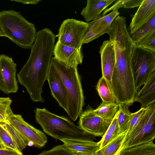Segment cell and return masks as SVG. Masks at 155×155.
<instances>
[{
    "label": "cell",
    "instance_id": "3",
    "mask_svg": "<svg viewBox=\"0 0 155 155\" xmlns=\"http://www.w3.org/2000/svg\"><path fill=\"white\" fill-rule=\"evenodd\" d=\"M34 112L36 121L45 133L55 139H92L67 117L53 114L45 108H36Z\"/></svg>",
    "mask_w": 155,
    "mask_h": 155
},
{
    "label": "cell",
    "instance_id": "23",
    "mask_svg": "<svg viewBox=\"0 0 155 155\" xmlns=\"http://www.w3.org/2000/svg\"><path fill=\"white\" fill-rule=\"evenodd\" d=\"M129 105L124 104H119L117 122L119 134L127 131L129 128L132 115V113L129 110Z\"/></svg>",
    "mask_w": 155,
    "mask_h": 155
},
{
    "label": "cell",
    "instance_id": "13",
    "mask_svg": "<svg viewBox=\"0 0 155 155\" xmlns=\"http://www.w3.org/2000/svg\"><path fill=\"white\" fill-rule=\"evenodd\" d=\"M47 80L52 96L59 106L66 112L68 105L67 94L60 77L51 62Z\"/></svg>",
    "mask_w": 155,
    "mask_h": 155
},
{
    "label": "cell",
    "instance_id": "20",
    "mask_svg": "<svg viewBox=\"0 0 155 155\" xmlns=\"http://www.w3.org/2000/svg\"><path fill=\"white\" fill-rule=\"evenodd\" d=\"M154 31H155V15L130 35L136 45L143 38Z\"/></svg>",
    "mask_w": 155,
    "mask_h": 155
},
{
    "label": "cell",
    "instance_id": "36",
    "mask_svg": "<svg viewBox=\"0 0 155 155\" xmlns=\"http://www.w3.org/2000/svg\"><path fill=\"white\" fill-rule=\"evenodd\" d=\"M75 155H89L84 154L82 153H75Z\"/></svg>",
    "mask_w": 155,
    "mask_h": 155
},
{
    "label": "cell",
    "instance_id": "27",
    "mask_svg": "<svg viewBox=\"0 0 155 155\" xmlns=\"http://www.w3.org/2000/svg\"><path fill=\"white\" fill-rule=\"evenodd\" d=\"M10 135L17 149L22 151L27 145L21 134L8 123H2Z\"/></svg>",
    "mask_w": 155,
    "mask_h": 155
},
{
    "label": "cell",
    "instance_id": "25",
    "mask_svg": "<svg viewBox=\"0 0 155 155\" xmlns=\"http://www.w3.org/2000/svg\"><path fill=\"white\" fill-rule=\"evenodd\" d=\"M117 116L118 111L106 131L100 140L98 142L99 145V148L110 143L119 134Z\"/></svg>",
    "mask_w": 155,
    "mask_h": 155
},
{
    "label": "cell",
    "instance_id": "1",
    "mask_svg": "<svg viewBox=\"0 0 155 155\" xmlns=\"http://www.w3.org/2000/svg\"><path fill=\"white\" fill-rule=\"evenodd\" d=\"M56 37L48 30L37 32L29 57L17 74L18 82L25 88L34 102H44L42 97V87L47 79Z\"/></svg>",
    "mask_w": 155,
    "mask_h": 155
},
{
    "label": "cell",
    "instance_id": "6",
    "mask_svg": "<svg viewBox=\"0 0 155 155\" xmlns=\"http://www.w3.org/2000/svg\"><path fill=\"white\" fill-rule=\"evenodd\" d=\"M155 138L154 102L146 107L143 118L133 131L125 138L119 152L124 149L153 141Z\"/></svg>",
    "mask_w": 155,
    "mask_h": 155
},
{
    "label": "cell",
    "instance_id": "16",
    "mask_svg": "<svg viewBox=\"0 0 155 155\" xmlns=\"http://www.w3.org/2000/svg\"><path fill=\"white\" fill-rule=\"evenodd\" d=\"M61 141L66 148L75 153L93 155L99 148L98 142L92 139H64Z\"/></svg>",
    "mask_w": 155,
    "mask_h": 155
},
{
    "label": "cell",
    "instance_id": "11",
    "mask_svg": "<svg viewBox=\"0 0 155 155\" xmlns=\"http://www.w3.org/2000/svg\"><path fill=\"white\" fill-rule=\"evenodd\" d=\"M119 14L118 10H113L104 16L100 15L94 20L88 23V27L83 44H87L107 33L111 23Z\"/></svg>",
    "mask_w": 155,
    "mask_h": 155
},
{
    "label": "cell",
    "instance_id": "4",
    "mask_svg": "<svg viewBox=\"0 0 155 155\" xmlns=\"http://www.w3.org/2000/svg\"><path fill=\"white\" fill-rule=\"evenodd\" d=\"M51 63L60 77L67 94L69 117L75 121L82 112L85 97L77 67H69L52 57Z\"/></svg>",
    "mask_w": 155,
    "mask_h": 155
},
{
    "label": "cell",
    "instance_id": "31",
    "mask_svg": "<svg viewBox=\"0 0 155 155\" xmlns=\"http://www.w3.org/2000/svg\"><path fill=\"white\" fill-rule=\"evenodd\" d=\"M37 155H75V153L67 149L62 144L56 146L51 149L44 151Z\"/></svg>",
    "mask_w": 155,
    "mask_h": 155
},
{
    "label": "cell",
    "instance_id": "8",
    "mask_svg": "<svg viewBox=\"0 0 155 155\" xmlns=\"http://www.w3.org/2000/svg\"><path fill=\"white\" fill-rule=\"evenodd\" d=\"M8 122L22 137L27 145L41 148L47 142L45 134L25 121L21 115L12 114Z\"/></svg>",
    "mask_w": 155,
    "mask_h": 155
},
{
    "label": "cell",
    "instance_id": "7",
    "mask_svg": "<svg viewBox=\"0 0 155 155\" xmlns=\"http://www.w3.org/2000/svg\"><path fill=\"white\" fill-rule=\"evenodd\" d=\"M88 27V22L73 18H68L63 21L56 36L61 44L81 49Z\"/></svg>",
    "mask_w": 155,
    "mask_h": 155
},
{
    "label": "cell",
    "instance_id": "14",
    "mask_svg": "<svg viewBox=\"0 0 155 155\" xmlns=\"http://www.w3.org/2000/svg\"><path fill=\"white\" fill-rule=\"evenodd\" d=\"M99 52L101 60L102 76L107 81L112 89V78L115 65V56L114 45L109 40L104 41Z\"/></svg>",
    "mask_w": 155,
    "mask_h": 155
},
{
    "label": "cell",
    "instance_id": "34",
    "mask_svg": "<svg viewBox=\"0 0 155 155\" xmlns=\"http://www.w3.org/2000/svg\"><path fill=\"white\" fill-rule=\"evenodd\" d=\"M11 1L21 3L23 4H36L40 0H11Z\"/></svg>",
    "mask_w": 155,
    "mask_h": 155
},
{
    "label": "cell",
    "instance_id": "28",
    "mask_svg": "<svg viewBox=\"0 0 155 155\" xmlns=\"http://www.w3.org/2000/svg\"><path fill=\"white\" fill-rule=\"evenodd\" d=\"M12 102L9 97H0V123H8V118L13 114L10 107Z\"/></svg>",
    "mask_w": 155,
    "mask_h": 155
},
{
    "label": "cell",
    "instance_id": "5",
    "mask_svg": "<svg viewBox=\"0 0 155 155\" xmlns=\"http://www.w3.org/2000/svg\"><path fill=\"white\" fill-rule=\"evenodd\" d=\"M131 64L137 91L155 71V51L134 45Z\"/></svg>",
    "mask_w": 155,
    "mask_h": 155
},
{
    "label": "cell",
    "instance_id": "22",
    "mask_svg": "<svg viewBox=\"0 0 155 155\" xmlns=\"http://www.w3.org/2000/svg\"><path fill=\"white\" fill-rule=\"evenodd\" d=\"M117 155H155V144L152 141L124 149Z\"/></svg>",
    "mask_w": 155,
    "mask_h": 155
},
{
    "label": "cell",
    "instance_id": "35",
    "mask_svg": "<svg viewBox=\"0 0 155 155\" xmlns=\"http://www.w3.org/2000/svg\"><path fill=\"white\" fill-rule=\"evenodd\" d=\"M0 149H6L4 145H3V144L0 141Z\"/></svg>",
    "mask_w": 155,
    "mask_h": 155
},
{
    "label": "cell",
    "instance_id": "26",
    "mask_svg": "<svg viewBox=\"0 0 155 155\" xmlns=\"http://www.w3.org/2000/svg\"><path fill=\"white\" fill-rule=\"evenodd\" d=\"M143 0H118L111 7L105 9L101 16H103L110 11L118 10L120 8H132L139 7Z\"/></svg>",
    "mask_w": 155,
    "mask_h": 155
},
{
    "label": "cell",
    "instance_id": "17",
    "mask_svg": "<svg viewBox=\"0 0 155 155\" xmlns=\"http://www.w3.org/2000/svg\"><path fill=\"white\" fill-rule=\"evenodd\" d=\"M143 85L141 89L137 91L133 103L139 102L141 108H146L155 102V71Z\"/></svg>",
    "mask_w": 155,
    "mask_h": 155
},
{
    "label": "cell",
    "instance_id": "2",
    "mask_svg": "<svg viewBox=\"0 0 155 155\" xmlns=\"http://www.w3.org/2000/svg\"><path fill=\"white\" fill-rule=\"evenodd\" d=\"M0 31L4 37L24 49L31 48L37 33L33 24L12 10L0 12Z\"/></svg>",
    "mask_w": 155,
    "mask_h": 155
},
{
    "label": "cell",
    "instance_id": "9",
    "mask_svg": "<svg viewBox=\"0 0 155 155\" xmlns=\"http://www.w3.org/2000/svg\"><path fill=\"white\" fill-rule=\"evenodd\" d=\"M79 117V127L87 134L94 137H102L111 122L96 115L94 109L89 105L82 111Z\"/></svg>",
    "mask_w": 155,
    "mask_h": 155
},
{
    "label": "cell",
    "instance_id": "30",
    "mask_svg": "<svg viewBox=\"0 0 155 155\" xmlns=\"http://www.w3.org/2000/svg\"><path fill=\"white\" fill-rule=\"evenodd\" d=\"M146 110V108H141L138 111L132 113L129 127L125 138L128 136L137 126L143 116Z\"/></svg>",
    "mask_w": 155,
    "mask_h": 155
},
{
    "label": "cell",
    "instance_id": "33",
    "mask_svg": "<svg viewBox=\"0 0 155 155\" xmlns=\"http://www.w3.org/2000/svg\"><path fill=\"white\" fill-rule=\"evenodd\" d=\"M21 152L16 151L7 148L5 149H0V155H21Z\"/></svg>",
    "mask_w": 155,
    "mask_h": 155
},
{
    "label": "cell",
    "instance_id": "24",
    "mask_svg": "<svg viewBox=\"0 0 155 155\" xmlns=\"http://www.w3.org/2000/svg\"><path fill=\"white\" fill-rule=\"evenodd\" d=\"M96 89L102 101L116 102L115 97L110 86L102 76L98 81L96 86Z\"/></svg>",
    "mask_w": 155,
    "mask_h": 155
},
{
    "label": "cell",
    "instance_id": "18",
    "mask_svg": "<svg viewBox=\"0 0 155 155\" xmlns=\"http://www.w3.org/2000/svg\"><path fill=\"white\" fill-rule=\"evenodd\" d=\"M116 0H87L86 6L84 8L81 14L85 21H93L100 15L102 12Z\"/></svg>",
    "mask_w": 155,
    "mask_h": 155
},
{
    "label": "cell",
    "instance_id": "12",
    "mask_svg": "<svg viewBox=\"0 0 155 155\" xmlns=\"http://www.w3.org/2000/svg\"><path fill=\"white\" fill-rule=\"evenodd\" d=\"M53 55L55 60L69 67H77L81 64L83 58L81 49L65 45L58 41L55 45Z\"/></svg>",
    "mask_w": 155,
    "mask_h": 155
},
{
    "label": "cell",
    "instance_id": "10",
    "mask_svg": "<svg viewBox=\"0 0 155 155\" xmlns=\"http://www.w3.org/2000/svg\"><path fill=\"white\" fill-rule=\"evenodd\" d=\"M16 66L12 58L3 54L0 55V90L5 94L18 91Z\"/></svg>",
    "mask_w": 155,
    "mask_h": 155
},
{
    "label": "cell",
    "instance_id": "19",
    "mask_svg": "<svg viewBox=\"0 0 155 155\" xmlns=\"http://www.w3.org/2000/svg\"><path fill=\"white\" fill-rule=\"evenodd\" d=\"M127 131L119 134L103 147L99 148L93 155H117L124 140Z\"/></svg>",
    "mask_w": 155,
    "mask_h": 155
},
{
    "label": "cell",
    "instance_id": "15",
    "mask_svg": "<svg viewBox=\"0 0 155 155\" xmlns=\"http://www.w3.org/2000/svg\"><path fill=\"white\" fill-rule=\"evenodd\" d=\"M155 15V0H143L130 24V33Z\"/></svg>",
    "mask_w": 155,
    "mask_h": 155
},
{
    "label": "cell",
    "instance_id": "29",
    "mask_svg": "<svg viewBox=\"0 0 155 155\" xmlns=\"http://www.w3.org/2000/svg\"><path fill=\"white\" fill-rule=\"evenodd\" d=\"M0 141L6 149L17 151V149L10 135L2 123H0Z\"/></svg>",
    "mask_w": 155,
    "mask_h": 155
},
{
    "label": "cell",
    "instance_id": "21",
    "mask_svg": "<svg viewBox=\"0 0 155 155\" xmlns=\"http://www.w3.org/2000/svg\"><path fill=\"white\" fill-rule=\"evenodd\" d=\"M119 104L116 102H106L102 101L96 109L94 113L104 120L111 122L119 108Z\"/></svg>",
    "mask_w": 155,
    "mask_h": 155
},
{
    "label": "cell",
    "instance_id": "37",
    "mask_svg": "<svg viewBox=\"0 0 155 155\" xmlns=\"http://www.w3.org/2000/svg\"><path fill=\"white\" fill-rule=\"evenodd\" d=\"M0 36L4 37L3 35L2 34L1 32L0 31Z\"/></svg>",
    "mask_w": 155,
    "mask_h": 155
},
{
    "label": "cell",
    "instance_id": "32",
    "mask_svg": "<svg viewBox=\"0 0 155 155\" xmlns=\"http://www.w3.org/2000/svg\"><path fill=\"white\" fill-rule=\"evenodd\" d=\"M135 45L155 51V31L145 37Z\"/></svg>",
    "mask_w": 155,
    "mask_h": 155
}]
</instances>
